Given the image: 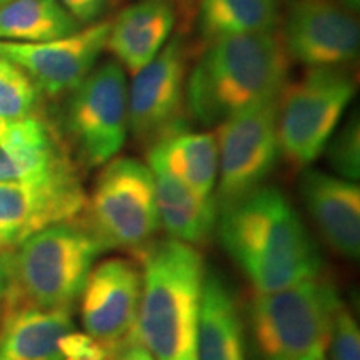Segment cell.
I'll return each mask as SVG.
<instances>
[{"instance_id":"1","label":"cell","mask_w":360,"mask_h":360,"mask_svg":"<svg viewBox=\"0 0 360 360\" xmlns=\"http://www.w3.org/2000/svg\"><path fill=\"white\" fill-rule=\"evenodd\" d=\"M217 229L224 249L257 294L322 274L321 252L294 205L276 187H259L219 210Z\"/></svg>"},{"instance_id":"2","label":"cell","mask_w":360,"mask_h":360,"mask_svg":"<svg viewBox=\"0 0 360 360\" xmlns=\"http://www.w3.org/2000/svg\"><path fill=\"white\" fill-rule=\"evenodd\" d=\"M290 57L276 30L215 40L187 77L193 119L214 125L276 101L287 85Z\"/></svg>"},{"instance_id":"3","label":"cell","mask_w":360,"mask_h":360,"mask_svg":"<svg viewBox=\"0 0 360 360\" xmlns=\"http://www.w3.org/2000/svg\"><path fill=\"white\" fill-rule=\"evenodd\" d=\"M137 334L155 360H197L205 265L184 242H152L142 254Z\"/></svg>"},{"instance_id":"4","label":"cell","mask_w":360,"mask_h":360,"mask_svg":"<svg viewBox=\"0 0 360 360\" xmlns=\"http://www.w3.org/2000/svg\"><path fill=\"white\" fill-rule=\"evenodd\" d=\"M103 252L101 242L80 217L44 229L6 250L4 312L70 309Z\"/></svg>"},{"instance_id":"5","label":"cell","mask_w":360,"mask_h":360,"mask_svg":"<svg viewBox=\"0 0 360 360\" xmlns=\"http://www.w3.org/2000/svg\"><path fill=\"white\" fill-rule=\"evenodd\" d=\"M340 297L326 277L257 294L249 307L259 360H323Z\"/></svg>"},{"instance_id":"6","label":"cell","mask_w":360,"mask_h":360,"mask_svg":"<svg viewBox=\"0 0 360 360\" xmlns=\"http://www.w3.org/2000/svg\"><path fill=\"white\" fill-rule=\"evenodd\" d=\"M80 219L105 252L129 250L142 257L160 229L148 165L132 157H114L103 164Z\"/></svg>"},{"instance_id":"7","label":"cell","mask_w":360,"mask_h":360,"mask_svg":"<svg viewBox=\"0 0 360 360\" xmlns=\"http://www.w3.org/2000/svg\"><path fill=\"white\" fill-rule=\"evenodd\" d=\"M355 96L354 79L344 69H309L287 84L277 101L278 148L297 170L307 169L326 150Z\"/></svg>"},{"instance_id":"8","label":"cell","mask_w":360,"mask_h":360,"mask_svg":"<svg viewBox=\"0 0 360 360\" xmlns=\"http://www.w3.org/2000/svg\"><path fill=\"white\" fill-rule=\"evenodd\" d=\"M65 122L84 167H101L119 154L129 134V84L119 62L94 67L72 90Z\"/></svg>"},{"instance_id":"9","label":"cell","mask_w":360,"mask_h":360,"mask_svg":"<svg viewBox=\"0 0 360 360\" xmlns=\"http://www.w3.org/2000/svg\"><path fill=\"white\" fill-rule=\"evenodd\" d=\"M277 101L238 112L219 124V210L262 187L281 157Z\"/></svg>"},{"instance_id":"10","label":"cell","mask_w":360,"mask_h":360,"mask_svg":"<svg viewBox=\"0 0 360 360\" xmlns=\"http://www.w3.org/2000/svg\"><path fill=\"white\" fill-rule=\"evenodd\" d=\"M84 191L74 162L39 179L0 182V249H13L29 237L84 214Z\"/></svg>"},{"instance_id":"11","label":"cell","mask_w":360,"mask_h":360,"mask_svg":"<svg viewBox=\"0 0 360 360\" xmlns=\"http://www.w3.org/2000/svg\"><path fill=\"white\" fill-rule=\"evenodd\" d=\"M188 57L184 40L174 37L152 62L135 72L129 85V130L152 147L186 129Z\"/></svg>"},{"instance_id":"12","label":"cell","mask_w":360,"mask_h":360,"mask_svg":"<svg viewBox=\"0 0 360 360\" xmlns=\"http://www.w3.org/2000/svg\"><path fill=\"white\" fill-rule=\"evenodd\" d=\"M142 281L139 260L112 257L94 265L79 297L85 334L107 345L141 340L137 315Z\"/></svg>"},{"instance_id":"13","label":"cell","mask_w":360,"mask_h":360,"mask_svg":"<svg viewBox=\"0 0 360 360\" xmlns=\"http://www.w3.org/2000/svg\"><path fill=\"white\" fill-rule=\"evenodd\" d=\"M281 37L289 57L307 69H342L359 57V22L337 0H294Z\"/></svg>"},{"instance_id":"14","label":"cell","mask_w":360,"mask_h":360,"mask_svg":"<svg viewBox=\"0 0 360 360\" xmlns=\"http://www.w3.org/2000/svg\"><path fill=\"white\" fill-rule=\"evenodd\" d=\"M110 22H96L67 37L47 42L0 40V58L25 72L39 92L52 97L72 92L94 70L102 51H105Z\"/></svg>"},{"instance_id":"15","label":"cell","mask_w":360,"mask_h":360,"mask_svg":"<svg viewBox=\"0 0 360 360\" xmlns=\"http://www.w3.org/2000/svg\"><path fill=\"white\" fill-rule=\"evenodd\" d=\"M300 192L310 217L328 247L340 257L357 260L360 254V188L355 182L305 170Z\"/></svg>"},{"instance_id":"16","label":"cell","mask_w":360,"mask_h":360,"mask_svg":"<svg viewBox=\"0 0 360 360\" xmlns=\"http://www.w3.org/2000/svg\"><path fill=\"white\" fill-rule=\"evenodd\" d=\"M174 25L175 11L169 0H142L110 22L105 49L134 75L164 49Z\"/></svg>"},{"instance_id":"17","label":"cell","mask_w":360,"mask_h":360,"mask_svg":"<svg viewBox=\"0 0 360 360\" xmlns=\"http://www.w3.org/2000/svg\"><path fill=\"white\" fill-rule=\"evenodd\" d=\"M74 162L44 119L0 125V182L39 179Z\"/></svg>"},{"instance_id":"18","label":"cell","mask_w":360,"mask_h":360,"mask_svg":"<svg viewBox=\"0 0 360 360\" xmlns=\"http://www.w3.org/2000/svg\"><path fill=\"white\" fill-rule=\"evenodd\" d=\"M74 328L70 309L6 310L0 360H64L62 342Z\"/></svg>"},{"instance_id":"19","label":"cell","mask_w":360,"mask_h":360,"mask_svg":"<svg viewBox=\"0 0 360 360\" xmlns=\"http://www.w3.org/2000/svg\"><path fill=\"white\" fill-rule=\"evenodd\" d=\"M197 360H247L244 323L236 295L217 272H207L197 340Z\"/></svg>"},{"instance_id":"20","label":"cell","mask_w":360,"mask_h":360,"mask_svg":"<svg viewBox=\"0 0 360 360\" xmlns=\"http://www.w3.org/2000/svg\"><path fill=\"white\" fill-rule=\"evenodd\" d=\"M148 169L177 179L200 195H212L217 186L219 152L214 134L182 130L148 147Z\"/></svg>"},{"instance_id":"21","label":"cell","mask_w":360,"mask_h":360,"mask_svg":"<svg viewBox=\"0 0 360 360\" xmlns=\"http://www.w3.org/2000/svg\"><path fill=\"white\" fill-rule=\"evenodd\" d=\"M155 180L159 224L174 240L202 245L217 227L215 197L200 195L164 172H152Z\"/></svg>"},{"instance_id":"22","label":"cell","mask_w":360,"mask_h":360,"mask_svg":"<svg viewBox=\"0 0 360 360\" xmlns=\"http://www.w3.org/2000/svg\"><path fill=\"white\" fill-rule=\"evenodd\" d=\"M80 25L57 0H12L0 7V40L47 42L77 32Z\"/></svg>"},{"instance_id":"23","label":"cell","mask_w":360,"mask_h":360,"mask_svg":"<svg viewBox=\"0 0 360 360\" xmlns=\"http://www.w3.org/2000/svg\"><path fill=\"white\" fill-rule=\"evenodd\" d=\"M281 0H200V30L209 44L276 30Z\"/></svg>"},{"instance_id":"24","label":"cell","mask_w":360,"mask_h":360,"mask_svg":"<svg viewBox=\"0 0 360 360\" xmlns=\"http://www.w3.org/2000/svg\"><path fill=\"white\" fill-rule=\"evenodd\" d=\"M39 89L25 72L0 58V125L35 114Z\"/></svg>"},{"instance_id":"25","label":"cell","mask_w":360,"mask_h":360,"mask_svg":"<svg viewBox=\"0 0 360 360\" xmlns=\"http://www.w3.org/2000/svg\"><path fill=\"white\" fill-rule=\"evenodd\" d=\"M327 157L340 179L355 182L360 177V125L352 117L327 143Z\"/></svg>"},{"instance_id":"26","label":"cell","mask_w":360,"mask_h":360,"mask_svg":"<svg viewBox=\"0 0 360 360\" xmlns=\"http://www.w3.org/2000/svg\"><path fill=\"white\" fill-rule=\"evenodd\" d=\"M332 360H360V330L349 307L337 305L332 319L328 347Z\"/></svg>"},{"instance_id":"27","label":"cell","mask_w":360,"mask_h":360,"mask_svg":"<svg viewBox=\"0 0 360 360\" xmlns=\"http://www.w3.org/2000/svg\"><path fill=\"white\" fill-rule=\"evenodd\" d=\"M79 25L96 24L105 11L109 0H57Z\"/></svg>"},{"instance_id":"28","label":"cell","mask_w":360,"mask_h":360,"mask_svg":"<svg viewBox=\"0 0 360 360\" xmlns=\"http://www.w3.org/2000/svg\"><path fill=\"white\" fill-rule=\"evenodd\" d=\"M112 360H155L152 357V354L143 347L141 340L130 342L115 354V357Z\"/></svg>"},{"instance_id":"29","label":"cell","mask_w":360,"mask_h":360,"mask_svg":"<svg viewBox=\"0 0 360 360\" xmlns=\"http://www.w3.org/2000/svg\"><path fill=\"white\" fill-rule=\"evenodd\" d=\"M7 290V272H6V252L0 250V300H4Z\"/></svg>"},{"instance_id":"30","label":"cell","mask_w":360,"mask_h":360,"mask_svg":"<svg viewBox=\"0 0 360 360\" xmlns=\"http://www.w3.org/2000/svg\"><path fill=\"white\" fill-rule=\"evenodd\" d=\"M337 2L349 12H357L360 8V0H337Z\"/></svg>"},{"instance_id":"31","label":"cell","mask_w":360,"mask_h":360,"mask_svg":"<svg viewBox=\"0 0 360 360\" xmlns=\"http://www.w3.org/2000/svg\"><path fill=\"white\" fill-rule=\"evenodd\" d=\"M8 2H12V0H0V7L6 6V4H8Z\"/></svg>"},{"instance_id":"32","label":"cell","mask_w":360,"mask_h":360,"mask_svg":"<svg viewBox=\"0 0 360 360\" xmlns=\"http://www.w3.org/2000/svg\"><path fill=\"white\" fill-rule=\"evenodd\" d=\"M307 360H312V359H307Z\"/></svg>"}]
</instances>
